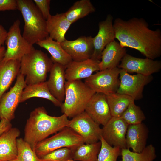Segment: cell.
Returning <instances> with one entry per match:
<instances>
[{
  "label": "cell",
  "instance_id": "cell-1",
  "mask_svg": "<svg viewBox=\"0 0 161 161\" xmlns=\"http://www.w3.org/2000/svg\"><path fill=\"white\" fill-rule=\"evenodd\" d=\"M115 38L123 47L139 51L153 60L161 55V31L152 30L143 18L133 17L127 20L116 18L113 24Z\"/></svg>",
  "mask_w": 161,
  "mask_h": 161
},
{
  "label": "cell",
  "instance_id": "cell-2",
  "mask_svg": "<svg viewBox=\"0 0 161 161\" xmlns=\"http://www.w3.org/2000/svg\"><path fill=\"white\" fill-rule=\"evenodd\" d=\"M69 121L65 114L52 116L48 114L44 107L36 108L30 112L27 120L24 140L34 151L38 143L66 127Z\"/></svg>",
  "mask_w": 161,
  "mask_h": 161
},
{
  "label": "cell",
  "instance_id": "cell-3",
  "mask_svg": "<svg viewBox=\"0 0 161 161\" xmlns=\"http://www.w3.org/2000/svg\"><path fill=\"white\" fill-rule=\"evenodd\" d=\"M18 8L24 21L23 37L33 45L49 36L46 20L44 18L33 1L17 0Z\"/></svg>",
  "mask_w": 161,
  "mask_h": 161
},
{
  "label": "cell",
  "instance_id": "cell-4",
  "mask_svg": "<svg viewBox=\"0 0 161 161\" xmlns=\"http://www.w3.org/2000/svg\"><path fill=\"white\" fill-rule=\"evenodd\" d=\"M65 87V98L60 107L62 113L73 118L85 111L96 92L80 80L66 81Z\"/></svg>",
  "mask_w": 161,
  "mask_h": 161
},
{
  "label": "cell",
  "instance_id": "cell-5",
  "mask_svg": "<svg viewBox=\"0 0 161 161\" xmlns=\"http://www.w3.org/2000/svg\"><path fill=\"white\" fill-rule=\"evenodd\" d=\"M53 64L46 53L35 49L21 59L20 73L25 76L27 85L44 82Z\"/></svg>",
  "mask_w": 161,
  "mask_h": 161
},
{
  "label": "cell",
  "instance_id": "cell-6",
  "mask_svg": "<svg viewBox=\"0 0 161 161\" xmlns=\"http://www.w3.org/2000/svg\"><path fill=\"white\" fill-rule=\"evenodd\" d=\"M84 143V139L80 135L66 127L53 136L38 143L34 151L40 158L53 151L62 148H69L74 151L78 146Z\"/></svg>",
  "mask_w": 161,
  "mask_h": 161
},
{
  "label": "cell",
  "instance_id": "cell-7",
  "mask_svg": "<svg viewBox=\"0 0 161 161\" xmlns=\"http://www.w3.org/2000/svg\"><path fill=\"white\" fill-rule=\"evenodd\" d=\"M20 24V20H17L7 32L5 41L7 47L4 60H21L24 56L35 49L33 45L30 44L21 35Z\"/></svg>",
  "mask_w": 161,
  "mask_h": 161
},
{
  "label": "cell",
  "instance_id": "cell-8",
  "mask_svg": "<svg viewBox=\"0 0 161 161\" xmlns=\"http://www.w3.org/2000/svg\"><path fill=\"white\" fill-rule=\"evenodd\" d=\"M120 70L116 67L100 70L85 79L84 83L95 92L106 95L116 92L120 84Z\"/></svg>",
  "mask_w": 161,
  "mask_h": 161
},
{
  "label": "cell",
  "instance_id": "cell-9",
  "mask_svg": "<svg viewBox=\"0 0 161 161\" xmlns=\"http://www.w3.org/2000/svg\"><path fill=\"white\" fill-rule=\"evenodd\" d=\"M24 76L19 73L14 86L5 92L0 100V120L4 119L11 122L15 118V112L21 103L22 94L27 86Z\"/></svg>",
  "mask_w": 161,
  "mask_h": 161
},
{
  "label": "cell",
  "instance_id": "cell-10",
  "mask_svg": "<svg viewBox=\"0 0 161 161\" xmlns=\"http://www.w3.org/2000/svg\"><path fill=\"white\" fill-rule=\"evenodd\" d=\"M67 127L80 135L86 144L100 141L102 129L84 111L69 120Z\"/></svg>",
  "mask_w": 161,
  "mask_h": 161
},
{
  "label": "cell",
  "instance_id": "cell-11",
  "mask_svg": "<svg viewBox=\"0 0 161 161\" xmlns=\"http://www.w3.org/2000/svg\"><path fill=\"white\" fill-rule=\"evenodd\" d=\"M119 78L120 84L116 92L129 96L135 100L143 97L144 87L152 81L153 77L151 75H131L121 69Z\"/></svg>",
  "mask_w": 161,
  "mask_h": 161
},
{
  "label": "cell",
  "instance_id": "cell-12",
  "mask_svg": "<svg viewBox=\"0 0 161 161\" xmlns=\"http://www.w3.org/2000/svg\"><path fill=\"white\" fill-rule=\"evenodd\" d=\"M118 67L129 74L135 73L150 76L160 71L161 62L146 58L136 57L126 53Z\"/></svg>",
  "mask_w": 161,
  "mask_h": 161
},
{
  "label": "cell",
  "instance_id": "cell-13",
  "mask_svg": "<svg viewBox=\"0 0 161 161\" xmlns=\"http://www.w3.org/2000/svg\"><path fill=\"white\" fill-rule=\"evenodd\" d=\"M128 126L121 117H112L102 128V136L112 146L126 148V136Z\"/></svg>",
  "mask_w": 161,
  "mask_h": 161
},
{
  "label": "cell",
  "instance_id": "cell-14",
  "mask_svg": "<svg viewBox=\"0 0 161 161\" xmlns=\"http://www.w3.org/2000/svg\"><path fill=\"white\" fill-rule=\"evenodd\" d=\"M72 61H80L91 58L94 52L93 38L81 36L73 41L66 39L61 43Z\"/></svg>",
  "mask_w": 161,
  "mask_h": 161
},
{
  "label": "cell",
  "instance_id": "cell-15",
  "mask_svg": "<svg viewBox=\"0 0 161 161\" xmlns=\"http://www.w3.org/2000/svg\"><path fill=\"white\" fill-rule=\"evenodd\" d=\"M113 19V16L109 14L105 20L99 23L98 33L93 38L94 52L91 58L100 61L103 49L107 44L115 40Z\"/></svg>",
  "mask_w": 161,
  "mask_h": 161
},
{
  "label": "cell",
  "instance_id": "cell-16",
  "mask_svg": "<svg viewBox=\"0 0 161 161\" xmlns=\"http://www.w3.org/2000/svg\"><path fill=\"white\" fill-rule=\"evenodd\" d=\"M85 111L99 125L104 126L112 117L106 95L100 93L96 92L92 96L88 103Z\"/></svg>",
  "mask_w": 161,
  "mask_h": 161
},
{
  "label": "cell",
  "instance_id": "cell-17",
  "mask_svg": "<svg viewBox=\"0 0 161 161\" xmlns=\"http://www.w3.org/2000/svg\"><path fill=\"white\" fill-rule=\"evenodd\" d=\"M100 61L91 58L80 61H72L66 67V80L71 81L89 78L94 72L100 70Z\"/></svg>",
  "mask_w": 161,
  "mask_h": 161
},
{
  "label": "cell",
  "instance_id": "cell-18",
  "mask_svg": "<svg viewBox=\"0 0 161 161\" xmlns=\"http://www.w3.org/2000/svg\"><path fill=\"white\" fill-rule=\"evenodd\" d=\"M149 131L143 122L128 125L126 136V148L139 153L146 147Z\"/></svg>",
  "mask_w": 161,
  "mask_h": 161
},
{
  "label": "cell",
  "instance_id": "cell-19",
  "mask_svg": "<svg viewBox=\"0 0 161 161\" xmlns=\"http://www.w3.org/2000/svg\"><path fill=\"white\" fill-rule=\"evenodd\" d=\"M66 68L60 64L53 63L50 71L49 79L47 81L51 94L61 103L64 101L65 96Z\"/></svg>",
  "mask_w": 161,
  "mask_h": 161
},
{
  "label": "cell",
  "instance_id": "cell-20",
  "mask_svg": "<svg viewBox=\"0 0 161 161\" xmlns=\"http://www.w3.org/2000/svg\"><path fill=\"white\" fill-rule=\"evenodd\" d=\"M126 53V48L119 42L115 40L111 42L102 52L101 61L99 64L100 70L118 67Z\"/></svg>",
  "mask_w": 161,
  "mask_h": 161
},
{
  "label": "cell",
  "instance_id": "cell-21",
  "mask_svg": "<svg viewBox=\"0 0 161 161\" xmlns=\"http://www.w3.org/2000/svg\"><path fill=\"white\" fill-rule=\"evenodd\" d=\"M20 134L18 129L12 127L0 136V161L17 158L16 140Z\"/></svg>",
  "mask_w": 161,
  "mask_h": 161
},
{
  "label": "cell",
  "instance_id": "cell-22",
  "mask_svg": "<svg viewBox=\"0 0 161 161\" xmlns=\"http://www.w3.org/2000/svg\"><path fill=\"white\" fill-rule=\"evenodd\" d=\"M20 60L3 59L0 62V100L20 73Z\"/></svg>",
  "mask_w": 161,
  "mask_h": 161
},
{
  "label": "cell",
  "instance_id": "cell-23",
  "mask_svg": "<svg viewBox=\"0 0 161 161\" xmlns=\"http://www.w3.org/2000/svg\"><path fill=\"white\" fill-rule=\"evenodd\" d=\"M49 36L60 43L66 40L65 35L72 24L66 17L64 13L50 15L46 20Z\"/></svg>",
  "mask_w": 161,
  "mask_h": 161
},
{
  "label": "cell",
  "instance_id": "cell-24",
  "mask_svg": "<svg viewBox=\"0 0 161 161\" xmlns=\"http://www.w3.org/2000/svg\"><path fill=\"white\" fill-rule=\"evenodd\" d=\"M36 44L49 52L51 55L50 58L53 63H58L66 67L72 61L63 48L61 43L53 40L49 36Z\"/></svg>",
  "mask_w": 161,
  "mask_h": 161
},
{
  "label": "cell",
  "instance_id": "cell-25",
  "mask_svg": "<svg viewBox=\"0 0 161 161\" xmlns=\"http://www.w3.org/2000/svg\"><path fill=\"white\" fill-rule=\"evenodd\" d=\"M34 97L48 100L57 107H60L62 103L51 94L48 88L47 81L27 85L23 91L21 103Z\"/></svg>",
  "mask_w": 161,
  "mask_h": 161
},
{
  "label": "cell",
  "instance_id": "cell-26",
  "mask_svg": "<svg viewBox=\"0 0 161 161\" xmlns=\"http://www.w3.org/2000/svg\"><path fill=\"white\" fill-rule=\"evenodd\" d=\"M111 116L120 117L132 101H134L128 95L117 92L106 95Z\"/></svg>",
  "mask_w": 161,
  "mask_h": 161
},
{
  "label": "cell",
  "instance_id": "cell-27",
  "mask_svg": "<svg viewBox=\"0 0 161 161\" xmlns=\"http://www.w3.org/2000/svg\"><path fill=\"white\" fill-rule=\"evenodd\" d=\"M95 11V8L89 0L77 1L65 13L66 19L72 24L90 13Z\"/></svg>",
  "mask_w": 161,
  "mask_h": 161
},
{
  "label": "cell",
  "instance_id": "cell-28",
  "mask_svg": "<svg viewBox=\"0 0 161 161\" xmlns=\"http://www.w3.org/2000/svg\"><path fill=\"white\" fill-rule=\"evenodd\" d=\"M101 146L100 140L92 143L83 144L74 151L72 159L78 161H97Z\"/></svg>",
  "mask_w": 161,
  "mask_h": 161
},
{
  "label": "cell",
  "instance_id": "cell-29",
  "mask_svg": "<svg viewBox=\"0 0 161 161\" xmlns=\"http://www.w3.org/2000/svg\"><path fill=\"white\" fill-rule=\"evenodd\" d=\"M121 156V161H153L157 157L155 148L151 144L146 146L139 153L126 148L122 149Z\"/></svg>",
  "mask_w": 161,
  "mask_h": 161
},
{
  "label": "cell",
  "instance_id": "cell-30",
  "mask_svg": "<svg viewBox=\"0 0 161 161\" xmlns=\"http://www.w3.org/2000/svg\"><path fill=\"white\" fill-rule=\"evenodd\" d=\"M120 117L128 125L141 123L146 119L140 107L135 104L134 101L131 103Z\"/></svg>",
  "mask_w": 161,
  "mask_h": 161
},
{
  "label": "cell",
  "instance_id": "cell-31",
  "mask_svg": "<svg viewBox=\"0 0 161 161\" xmlns=\"http://www.w3.org/2000/svg\"><path fill=\"white\" fill-rule=\"evenodd\" d=\"M100 140L101 146L98 155L97 161H117L118 157L121 155V149L110 146L102 136Z\"/></svg>",
  "mask_w": 161,
  "mask_h": 161
},
{
  "label": "cell",
  "instance_id": "cell-32",
  "mask_svg": "<svg viewBox=\"0 0 161 161\" xmlns=\"http://www.w3.org/2000/svg\"><path fill=\"white\" fill-rule=\"evenodd\" d=\"M16 144L18 151L17 159L18 161H40L30 145L24 139L17 138Z\"/></svg>",
  "mask_w": 161,
  "mask_h": 161
},
{
  "label": "cell",
  "instance_id": "cell-33",
  "mask_svg": "<svg viewBox=\"0 0 161 161\" xmlns=\"http://www.w3.org/2000/svg\"><path fill=\"white\" fill-rule=\"evenodd\" d=\"M73 151L71 148H64L58 149L43 156L40 161H67L72 159Z\"/></svg>",
  "mask_w": 161,
  "mask_h": 161
},
{
  "label": "cell",
  "instance_id": "cell-34",
  "mask_svg": "<svg viewBox=\"0 0 161 161\" xmlns=\"http://www.w3.org/2000/svg\"><path fill=\"white\" fill-rule=\"evenodd\" d=\"M36 6L44 18L47 20L51 15L50 13V0H34Z\"/></svg>",
  "mask_w": 161,
  "mask_h": 161
},
{
  "label": "cell",
  "instance_id": "cell-35",
  "mask_svg": "<svg viewBox=\"0 0 161 161\" xmlns=\"http://www.w3.org/2000/svg\"><path fill=\"white\" fill-rule=\"evenodd\" d=\"M17 0H0V11L17 9Z\"/></svg>",
  "mask_w": 161,
  "mask_h": 161
},
{
  "label": "cell",
  "instance_id": "cell-36",
  "mask_svg": "<svg viewBox=\"0 0 161 161\" xmlns=\"http://www.w3.org/2000/svg\"><path fill=\"white\" fill-rule=\"evenodd\" d=\"M11 122L3 119L0 121V136L5 132L12 127Z\"/></svg>",
  "mask_w": 161,
  "mask_h": 161
},
{
  "label": "cell",
  "instance_id": "cell-37",
  "mask_svg": "<svg viewBox=\"0 0 161 161\" xmlns=\"http://www.w3.org/2000/svg\"><path fill=\"white\" fill-rule=\"evenodd\" d=\"M7 34V31L2 25H0V45H4Z\"/></svg>",
  "mask_w": 161,
  "mask_h": 161
},
{
  "label": "cell",
  "instance_id": "cell-38",
  "mask_svg": "<svg viewBox=\"0 0 161 161\" xmlns=\"http://www.w3.org/2000/svg\"><path fill=\"white\" fill-rule=\"evenodd\" d=\"M5 52V47L3 46L0 45V62L4 58Z\"/></svg>",
  "mask_w": 161,
  "mask_h": 161
},
{
  "label": "cell",
  "instance_id": "cell-39",
  "mask_svg": "<svg viewBox=\"0 0 161 161\" xmlns=\"http://www.w3.org/2000/svg\"><path fill=\"white\" fill-rule=\"evenodd\" d=\"M6 161H18L17 158Z\"/></svg>",
  "mask_w": 161,
  "mask_h": 161
},
{
  "label": "cell",
  "instance_id": "cell-40",
  "mask_svg": "<svg viewBox=\"0 0 161 161\" xmlns=\"http://www.w3.org/2000/svg\"><path fill=\"white\" fill-rule=\"evenodd\" d=\"M67 161H74L73 160H67Z\"/></svg>",
  "mask_w": 161,
  "mask_h": 161
}]
</instances>
